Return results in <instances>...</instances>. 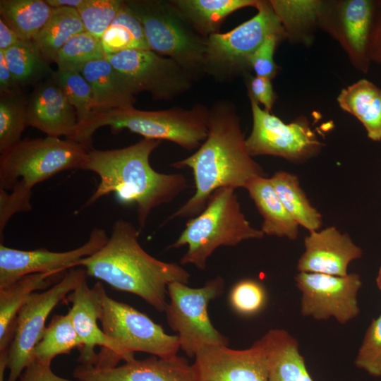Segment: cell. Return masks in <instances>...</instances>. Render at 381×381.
I'll return each mask as SVG.
<instances>
[{
	"label": "cell",
	"mask_w": 381,
	"mask_h": 381,
	"mask_svg": "<svg viewBox=\"0 0 381 381\" xmlns=\"http://www.w3.org/2000/svg\"><path fill=\"white\" fill-rule=\"evenodd\" d=\"M171 165L192 170L195 190L166 222L197 216L219 188H246L254 179L266 176L247 150L235 104L227 100H219L209 109L208 134L197 150Z\"/></svg>",
	"instance_id": "obj_1"
},
{
	"label": "cell",
	"mask_w": 381,
	"mask_h": 381,
	"mask_svg": "<svg viewBox=\"0 0 381 381\" xmlns=\"http://www.w3.org/2000/svg\"><path fill=\"white\" fill-rule=\"evenodd\" d=\"M160 143L143 138L123 148L89 150L81 169L95 173L100 181L84 206L114 193L121 203L135 205L141 231L152 210L171 202L188 188L183 175L160 173L152 167L150 155Z\"/></svg>",
	"instance_id": "obj_2"
},
{
	"label": "cell",
	"mask_w": 381,
	"mask_h": 381,
	"mask_svg": "<svg viewBox=\"0 0 381 381\" xmlns=\"http://www.w3.org/2000/svg\"><path fill=\"white\" fill-rule=\"evenodd\" d=\"M140 232L132 223L117 220L104 246L77 266L83 267L87 275L114 289L135 294L157 311L164 312L168 285L175 282L188 284L190 274L176 262L148 254L138 242Z\"/></svg>",
	"instance_id": "obj_3"
},
{
	"label": "cell",
	"mask_w": 381,
	"mask_h": 381,
	"mask_svg": "<svg viewBox=\"0 0 381 381\" xmlns=\"http://www.w3.org/2000/svg\"><path fill=\"white\" fill-rule=\"evenodd\" d=\"M208 120L209 109L201 104L190 109L174 107L147 111L131 107L93 112L86 122L78 127L71 140L91 149L95 131L109 126L113 133L128 130L144 138L168 140L186 150H193L206 139Z\"/></svg>",
	"instance_id": "obj_4"
},
{
	"label": "cell",
	"mask_w": 381,
	"mask_h": 381,
	"mask_svg": "<svg viewBox=\"0 0 381 381\" xmlns=\"http://www.w3.org/2000/svg\"><path fill=\"white\" fill-rule=\"evenodd\" d=\"M264 236L246 218L236 190L223 188L210 195L199 214L188 219L179 237L168 248L187 246L188 250L180 264H192L204 270L208 258L217 248L234 246L243 241L262 238Z\"/></svg>",
	"instance_id": "obj_5"
},
{
	"label": "cell",
	"mask_w": 381,
	"mask_h": 381,
	"mask_svg": "<svg viewBox=\"0 0 381 381\" xmlns=\"http://www.w3.org/2000/svg\"><path fill=\"white\" fill-rule=\"evenodd\" d=\"M89 150L68 138L21 140L1 153L0 188L32 195L37 184L64 171L81 169Z\"/></svg>",
	"instance_id": "obj_6"
},
{
	"label": "cell",
	"mask_w": 381,
	"mask_h": 381,
	"mask_svg": "<svg viewBox=\"0 0 381 381\" xmlns=\"http://www.w3.org/2000/svg\"><path fill=\"white\" fill-rule=\"evenodd\" d=\"M140 22L150 49L169 57L195 80L204 74L206 38L184 20L170 0H126Z\"/></svg>",
	"instance_id": "obj_7"
},
{
	"label": "cell",
	"mask_w": 381,
	"mask_h": 381,
	"mask_svg": "<svg viewBox=\"0 0 381 381\" xmlns=\"http://www.w3.org/2000/svg\"><path fill=\"white\" fill-rule=\"evenodd\" d=\"M257 13L229 32L206 38L204 73L217 82L230 81L246 74L250 59L271 35L286 37L270 1L258 0Z\"/></svg>",
	"instance_id": "obj_8"
},
{
	"label": "cell",
	"mask_w": 381,
	"mask_h": 381,
	"mask_svg": "<svg viewBox=\"0 0 381 381\" xmlns=\"http://www.w3.org/2000/svg\"><path fill=\"white\" fill-rule=\"evenodd\" d=\"M92 288L99 303L102 330L117 344L122 361L134 359L137 351L166 359L177 356V335L167 334L147 315L109 297L100 282Z\"/></svg>",
	"instance_id": "obj_9"
},
{
	"label": "cell",
	"mask_w": 381,
	"mask_h": 381,
	"mask_svg": "<svg viewBox=\"0 0 381 381\" xmlns=\"http://www.w3.org/2000/svg\"><path fill=\"white\" fill-rule=\"evenodd\" d=\"M224 280L217 276L200 288L175 282L167 286L169 302L165 308L167 322L177 332L180 349L195 357L202 348L228 346L229 339L214 328L208 315L209 303L219 297Z\"/></svg>",
	"instance_id": "obj_10"
},
{
	"label": "cell",
	"mask_w": 381,
	"mask_h": 381,
	"mask_svg": "<svg viewBox=\"0 0 381 381\" xmlns=\"http://www.w3.org/2000/svg\"><path fill=\"white\" fill-rule=\"evenodd\" d=\"M85 269H71L63 278L42 292L33 293L16 317L8 349L9 375L7 381H16L34 360L32 351L42 339L45 322L52 310L84 280Z\"/></svg>",
	"instance_id": "obj_11"
},
{
	"label": "cell",
	"mask_w": 381,
	"mask_h": 381,
	"mask_svg": "<svg viewBox=\"0 0 381 381\" xmlns=\"http://www.w3.org/2000/svg\"><path fill=\"white\" fill-rule=\"evenodd\" d=\"M105 59L135 95L147 92L155 100H172L189 91L195 80L174 60L151 49L126 50Z\"/></svg>",
	"instance_id": "obj_12"
},
{
	"label": "cell",
	"mask_w": 381,
	"mask_h": 381,
	"mask_svg": "<svg viewBox=\"0 0 381 381\" xmlns=\"http://www.w3.org/2000/svg\"><path fill=\"white\" fill-rule=\"evenodd\" d=\"M248 97L253 126L246 138V145L252 157L271 155L299 162L315 156L321 150L322 143L306 118L285 123L270 111L261 109L253 97Z\"/></svg>",
	"instance_id": "obj_13"
},
{
	"label": "cell",
	"mask_w": 381,
	"mask_h": 381,
	"mask_svg": "<svg viewBox=\"0 0 381 381\" xmlns=\"http://www.w3.org/2000/svg\"><path fill=\"white\" fill-rule=\"evenodd\" d=\"M301 291V313L317 320L330 318L345 324L356 318L360 309L357 296L362 282L359 274L345 277L320 273L299 272L295 277Z\"/></svg>",
	"instance_id": "obj_14"
},
{
	"label": "cell",
	"mask_w": 381,
	"mask_h": 381,
	"mask_svg": "<svg viewBox=\"0 0 381 381\" xmlns=\"http://www.w3.org/2000/svg\"><path fill=\"white\" fill-rule=\"evenodd\" d=\"M378 1L325 2L320 18L319 25L339 42L353 66L364 73L371 62L368 47Z\"/></svg>",
	"instance_id": "obj_15"
},
{
	"label": "cell",
	"mask_w": 381,
	"mask_h": 381,
	"mask_svg": "<svg viewBox=\"0 0 381 381\" xmlns=\"http://www.w3.org/2000/svg\"><path fill=\"white\" fill-rule=\"evenodd\" d=\"M108 239L105 230L95 228L86 243L64 252H54L45 248L23 250L0 243V289L28 274H59L74 268L80 260L98 251Z\"/></svg>",
	"instance_id": "obj_16"
},
{
	"label": "cell",
	"mask_w": 381,
	"mask_h": 381,
	"mask_svg": "<svg viewBox=\"0 0 381 381\" xmlns=\"http://www.w3.org/2000/svg\"><path fill=\"white\" fill-rule=\"evenodd\" d=\"M68 310L73 327L83 342L77 361L86 368H107L122 361L117 344L97 324L100 306L92 289L84 280L68 296Z\"/></svg>",
	"instance_id": "obj_17"
},
{
	"label": "cell",
	"mask_w": 381,
	"mask_h": 381,
	"mask_svg": "<svg viewBox=\"0 0 381 381\" xmlns=\"http://www.w3.org/2000/svg\"><path fill=\"white\" fill-rule=\"evenodd\" d=\"M198 381H269V360L262 337L250 348L228 346L201 349L192 364Z\"/></svg>",
	"instance_id": "obj_18"
},
{
	"label": "cell",
	"mask_w": 381,
	"mask_h": 381,
	"mask_svg": "<svg viewBox=\"0 0 381 381\" xmlns=\"http://www.w3.org/2000/svg\"><path fill=\"white\" fill-rule=\"evenodd\" d=\"M304 248L297 263L299 272L345 277L349 274V264L363 254L348 234L334 226L309 232Z\"/></svg>",
	"instance_id": "obj_19"
},
{
	"label": "cell",
	"mask_w": 381,
	"mask_h": 381,
	"mask_svg": "<svg viewBox=\"0 0 381 381\" xmlns=\"http://www.w3.org/2000/svg\"><path fill=\"white\" fill-rule=\"evenodd\" d=\"M73 376L79 381H198L193 365L176 356L166 359L150 358L127 361L107 368L78 366Z\"/></svg>",
	"instance_id": "obj_20"
},
{
	"label": "cell",
	"mask_w": 381,
	"mask_h": 381,
	"mask_svg": "<svg viewBox=\"0 0 381 381\" xmlns=\"http://www.w3.org/2000/svg\"><path fill=\"white\" fill-rule=\"evenodd\" d=\"M28 126L47 136L71 139L78 128L76 112L52 78L35 87L28 97Z\"/></svg>",
	"instance_id": "obj_21"
},
{
	"label": "cell",
	"mask_w": 381,
	"mask_h": 381,
	"mask_svg": "<svg viewBox=\"0 0 381 381\" xmlns=\"http://www.w3.org/2000/svg\"><path fill=\"white\" fill-rule=\"evenodd\" d=\"M80 73L92 92L93 112L134 107L135 94L105 58L88 63Z\"/></svg>",
	"instance_id": "obj_22"
},
{
	"label": "cell",
	"mask_w": 381,
	"mask_h": 381,
	"mask_svg": "<svg viewBox=\"0 0 381 381\" xmlns=\"http://www.w3.org/2000/svg\"><path fill=\"white\" fill-rule=\"evenodd\" d=\"M250 198L262 217L260 230L265 235L295 240L299 224L286 210L270 178L259 176L246 186Z\"/></svg>",
	"instance_id": "obj_23"
},
{
	"label": "cell",
	"mask_w": 381,
	"mask_h": 381,
	"mask_svg": "<svg viewBox=\"0 0 381 381\" xmlns=\"http://www.w3.org/2000/svg\"><path fill=\"white\" fill-rule=\"evenodd\" d=\"M263 337L268 354L269 381H313L297 340L289 332L273 329Z\"/></svg>",
	"instance_id": "obj_24"
},
{
	"label": "cell",
	"mask_w": 381,
	"mask_h": 381,
	"mask_svg": "<svg viewBox=\"0 0 381 381\" xmlns=\"http://www.w3.org/2000/svg\"><path fill=\"white\" fill-rule=\"evenodd\" d=\"M184 20L204 38L219 32L224 19L245 7H256L258 0H170Z\"/></svg>",
	"instance_id": "obj_25"
},
{
	"label": "cell",
	"mask_w": 381,
	"mask_h": 381,
	"mask_svg": "<svg viewBox=\"0 0 381 381\" xmlns=\"http://www.w3.org/2000/svg\"><path fill=\"white\" fill-rule=\"evenodd\" d=\"M57 274L35 273L25 275L0 289V353L8 352L18 312L30 296L52 284Z\"/></svg>",
	"instance_id": "obj_26"
},
{
	"label": "cell",
	"mask_w": 381,
	"mask_h": 381,
	"mask_svg": "<svg viewBox=\"0 0 381 381\" xmlns=\"http://www.w3.org/2000/svg\"><path fill=\"white\" fill-rule=\"evenodd\" d=\"M337 102L342 110L358 119L370 140H381V88L361 79L342 89Z\"/></svg>",
	"instance_id": "obj_27"
},
{
	"label": "cell",
	"mask_w": 381,
	"mask_h": 381,
	"mask_svg": "<svg viewBox=\"0 0 381 381\" xmlns=\"http://www.w3.org/2000/svg\"><path fill=\"white\" fill-rule=\"evenodd\" d=\"M3 52L6 64L19 87H35L54 75L55 71L52 69L49 63L42 55L34 40H21Z\"/></svg>",
	"instance_id": "obj_28"
},
{
	"label": "cell",
	"mask_w": 381,
	"mask_h": 381,
	"mask_svg": "<svg viewBox=\"0 0 381 381\" xmlns=\"http://www.w3.org/2000/svg\"><path fill=\"white\" fill-rule=\"evenodd\" d=\"M270 179L284 206L299 226L309 232L320 230L322 214L308 199L298 178L291 173L279 171Z\"/></svg>",
	"instance_id": "obj_29"
},
{
	"label": "cell",
	"mask_w": 381,
	"mask_h": 381,
	"mask_svg": "<svg viewBox=\"0 0 381 381\" xmlns=\"http://www.w3.org/2000/svg\"><path fill=\"white\" fill-rule=\"evenodd\" d=\"M53 10L45 0L0 1V19L23 40H35Z\"/></svg>",
	"instance_id": "obj_30"
},
{
	"label": "cell",
	"mask_w": 381,
	"mask_h": 381,
	"mask_svg": "<svg viewBox=\"0 0 381 381\" xmlns=\"http://www.w3.org/2000/svg\"><path fill=\"white\" fill-rule=\"evenodd\" d=\"M85 31L76 8H55L34 41L44 58L49 64L55 63L63 46L73 36Z\"/></svg>",
	"instance_id": "obj_31"
},
{
	"label": "cell",
	"mask_w": 381,
	"mask_h": 381,
	"mask_svg": "<svg viewBox=\"0 0 381 381\" xmlns=\"http://www.w3.org/2000/svg\"><path fill=\"white\" fill-rule=\"evenodd\" d=\"M270 2L286 37L309 41L312 29L319 25L324 1L270 0Z\"/></svg>",
	"instance_id": "obj_32"
},
{
	"label": "cell",
	"mask_w": 381,
	"mask_h": 381,
	"mask_svg": "<svg viewBox=\"0 0 381 381\" xmlns=\"http://www.w3.org/2000/svg\"><path fill=\"white\" fill-rule=\"evenodd\" d=\"M100 40L105 55L126 50L150 49L140 22L125 1Z\"/></svg>",
	"instance_id": "obj_33"
},
{
	"label": "cell",
	"mask_w": 381,
	"mask_h": 381,
	"mask_svg": "<svg viewBox=\"0 0 381 381\" xmlns=\"http://www.w3.org/2000/svg\"><path fill=\"white\" fill-rule=\"evenodd\" d=\"M83 342L75 332L71 317L66 315H56L44 329L42 339L32 351L33 359L51 364L57 356L68 354L74 349L79 351Z\"/></svg>",
	"instance_id": "obj_34"
},
{
	"label": "cell",
	"mask_w": 381,
	"mask_h": 381,
	"mask_svg": "<svg viewBox=\"0 0 381 381\" xmlns=\"http://www.w3.org/2000/svg\"><path fill=\"white\" fill-rule=\"evenodd\" d=\"M28 97L18 88L0 94V152L1 153L21 140L28 127Z\"/></svg>",
	"instance_id": "obj_35"
},
{
	"label": "cell",
	"mask_w": 381,
	"mask_h": 381,
	"mask_svg": "<svg viewBox=\"0 0 381 381\" xmlns=\"http://www.w3.org/2000/svg\"><path fill=\"white\" fill-rule=\"evenodd\" d=\"M105 58L101 40L85 31L70 39L59 52L57 70L80 72L88 63Z\"/></svg>",
	"instance_id": "obj_36"
},
{
	"label": "cell",
	"mask_w": 381,
	"mask_h": 381,
	"mask_svg": "<svg viewBox=\"0 0 381 381\" xmlns=\"http://www.w3.org/2000/svg\"><path fill=\"white\" fill-rule=\"evenodd\" d=\"M53 79L75 109L78 127L83 125L94 110L93 95L90 85L81 73L78 71L56 70Z\"/></svg>",
	"instance_id": "obj_37"
},
{
	"label": "cell",
	"mask_w": 381,
	"mask_h": 381,
	"mask_svg": "<svg viewBox=\"0 0 381 381\" xmlns=\"http://www.w3.org/2000/svg\"><path fill=\"white\" fill-rule=\"evenodd\" d=\"M123 4V0H84L77 11L85 30L101 39Z\"/></svg>",
	"instance_id": "obj_38"
},
{
	"label": "cell",
	"mask_w": 381,
	"mask_h": 381,
	"mask_svg": "<svg viewBox=\"0 0 381 381\" xmlns=\"http://www.w3.org/2000/svg\"><path fill=\"white\" fill-rule=\"evenodd\" d=\"M229 298L236 312L243 315H253L264 308L267 302V294L260 282L246 279L234 284Z\"/></svg>",
	"instance_id": "obj_39"
},
{
	"label": "cell",
	"mask_w": 381,
	"mask_h": 381,
	"mask_svg": "<svg viewBox=\"0 0 381 381\" xmlns=\"http://www.w3.org/2000/svg\"><path fill=\"white\" fill-rule=\"evenodd\" d=\"M354 363L372 376H381V314L367 329Z\"/></svg>",
	"instance_id": "obj_40"
},
{
	"label": "cell",
	"mask_w": 381,
	"mask_h": 381,
	"mask_svg": "<svg viewBox=\"0 0 381 381\" xmlns=\"http://www.w3.org/2000/svg\"><path fill=\"white\" fill-rule=\"evenodd\" d=\"M282 39L276 35L267 37L250 59V66L256 76L272 80L279 72V67L274 60L277 44Z\"/></svg>",
	"instance_id": "obj_41"
},
{
	"label": "cell",
	"mask_w": 381,
	"mask_h": 381,
	"mask_svg": "<svg viewBox=\"0 0 381 381\" xmlns=\"http://www.w3.org/2000/svg\"><path fill=\"white\" fill-rule=\"evenodd\" d=\"M248 92V95L264 106L265 110L270 112L276 99L271 80L256 75L251 77Z\"/></svg>",
	"instance_id": "obj_42"
},
{
	"label": "cell",
	"mask_w": 381,
	"mask_h": 381,
	"mask_svg": "<svg viewBox=\"0 0 381 381\" xmlns=\"http://www.w3.org/2000/svg\"><path fill=\"white\" fill-rule=\"evenodd\" d=\"M50 365L51 364L34 359L23 371L19 380L20 381H74L56 375L52 372Z\"/></svg>",
	"instance_id": "obj_43"
},
{
	"label": "cell",
	"mask_w": 381,
	"mask_h": 381,
	"mask_svg": "<svg viewBox=\"0 0 381 381\" xmlns=\"http://www.w3.org/2000/svg\"><path fill=\"white\" fill-rule=\"evenodd\" d=\"M368 56L370 61L381 65V1H378L373 23L369 41Z\"/></svg>",
	"instance_id": "obj_44"
},
{
	"label": "cell",
	"mask_w": 381,
	"mask_h": 381,
	"mask_svg": "<svg viewBox=\"0 0 381 381\" xmlns=\"http://www.w3.org/2000/svg\"><path fill=\"white\" fill-rule=\"evenodd\" d=\"M19 87L6 64L4 53L0 50V94L11 92Z\"/></svg>",
	"instance_id": "obj_45"
},
{
	"label": "cell",
	"mask_w": 381,
	"mask_h": 381,
	"mask_svg": "<svg viewBox=\"0 0 381 381\" xmlns=\"http://www.w3.org/2000/svg\"><path fill=\"white\" fill-rule=\"evenodd\" d=\"M21 40L20 37L1 19H0V50L5 51L16 45Z\"/></svg>",
	"instance_id": "obj_46"
},
{
	"label": "cell",
	"mask_w": 381,
	"mask_h": 381,
	"mask_svg": "<svg viewBox=\"0 0 381 381\" xmlns=\"http://www.w3.org/2000/svg\"><path fill=\"white\" fill-rule=\"evenodd\" d=\"M84 0H45L52 8L68 7L78 8Z\"/></svg>",
	"instance_id": "obj_47"
},
{
	"label": "cell",
	"mask_w": 381,
	"mask_h": 381,
	"mask_svg": "<svg viewBox=\"0 0 381 381\" xmlns=\"http://www.w3.org/2000/svg\"><path fill=\"white\" fill-rule=\"evenodd\" d=\"M376 284L379 290L381 291V266L379 269V271L376 277Z\"/></svg>",
	"instance_id": "obj_48"
}]
</instances>
